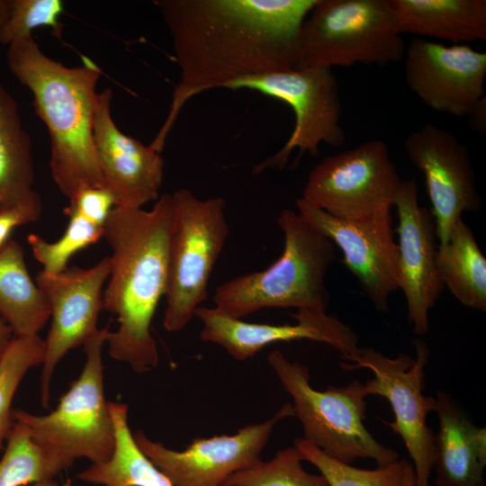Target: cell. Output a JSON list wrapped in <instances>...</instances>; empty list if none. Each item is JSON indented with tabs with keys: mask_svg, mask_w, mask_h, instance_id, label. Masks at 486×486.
I'll use <instances>...</instances> for the list:
<instances>
[{
	"mask_svg": "<svg viewBox=\"0 0 486 486\" xmlns=\"http://www.w3.org/2000/svg\"><path fill=\"white\" fill-rule=\"evenodd\" d=\"M318 0H158L181 72L150 143L162 152L184 104L246 76L295 68L302 25Z\"/></svg>",
	"mask_w": 486,
	"mask_h": 486,
	"instance_id": "6da1fadb",
	"label": "cell"
},
{
	"mask_svg": "<svg viewBox=\"0 0 486 486\" xmlns=\"http://www.w3.org/2000/svg\"><path fill=\"white\" fill-rule=\"evenodd\" d=\"M172 222V194H164L148 211L115 206L104 225L112 254L103 310L118 322L106 341L108 355L137 374L159 363L151 324L166 291Z\"/></svg>",
	"mask_w": 486,
	"mask_h": 486,
	"instance_id": "7a4b0ae2",
	"label": "cell"
},
{
	"mask_svg": "<svg viewBox=\"0 0 486 486\" xmlns=\"http://www.w3.org/2000/svg\"><path fill=\"white\" fill-rule=\"evenodd\" d=\"M10 71L33 96L50 139L53 181L68 200L86 187H104L96 160L93 125L101 68L83 57L68 68L47 56L32 37L8 46Z\"/></svg>",
	"mask_w": 486,
	"mask_h": 486,
	"instance_id": "3957f363",
	"label": "cell"
},
{
	"mask_svg": "<svg viewBox=\"0 0 486 486\" xmlns=\"http://www.w3.org/2000/svg\"><path fill=\"white\" fill-rule=\"evenodd\" d=\"M277 222L284 238L282 255L264 270L220 284L212 301L221 313L242 320L270 308L326 311V275L336 256L335 245L298 212L282 211Z\"/></svg>",
	"mask_w": 486,
	"mask_h": 486,
	"instance_id": "277c9868",
	"label": "cell"
},
{
	"mask_svg": "<svg viewBox=\"0 0 486 486\" xmlns=\"http://www.w3.org/2000/svg\"><path fill=\"white\" fill-rule=\"evenodd\" d=\"M266 360L292 398L306 442L348 464L370 458L377 466H386L399 460V454L379 443L364 424L367 394L363 382L353 380L319 391L310 384L308 367L290 361L280 350L271 351Z\"/></svg>",
	"mask_w": 486,
	"mask_h": 486,
	"instance_id": "5b68a950",
	"label": "cell"
},
{
	"mask_svg": "<svg viewBox=\"0 0 486 486\" xmlns=\"http://www.w3.org/2000/svg\"><path fill=\"white\" fill-rule=\"evenodd\" d=\"M389 0H318L299 34L295 68L386 66L406 45Z\"/></svg>",
	"mask_w": 486,
	"mask_h": 486,
	"instance_id": "8992f818",
	"label": "cell"
},
{
	"mask_svg": "<svg viewBox=\"0 0 486 486\" xmlns=\"http://www.w3.org/2000/svg\"><path fill=\"white\" fill-rule=\"evenodd\" d=\"M173 222L168 251L163 326L183 330L208 297L211 274L229 237L226 201L200 199L189 189L172 193Z\"/></svg>",
	"mask_w": 486,
	"mask_h": 486,
	"instance_id": "52a82bcc",
	"label": "cell"
},
{
	"mask_svg": "<svg viewBox=\"0 0 486 486\" xmlns=\"http://www.w3.org/2000/svg\"><path fill=\"white\" fill-rule=\"evenodd\" d=\"M110 330L99 328L84 345L86 363L79 377L46 415L13 410L14 421L22 424L32 439L75 462L108 461L115 447L110 401L104 396L102 352Z\"/></svg>",
	"mask_w": 486,
	"mask_h": 486,
	"instance_id": "ba28073f",
	"label": "cell"
},
{
	"mask_svg": "<svg viewBox=\"0 0 486 486\" xmlns=\"http://www.w3.org/2000/svg\"><path fill=\"white\" fill-rule=\"evenodd\" d=\"M400 183L385 142L370 140L316 165L302 198L343 220H385L392 219Z\"/></svg>",
	"mask_w": 486,
	"mask_h": 486,
	"instance_id": "9c48e42d",
	"label": "cell"
},
{
	"mask_svg": "<svg viewBox=\"0 0 486 486\" xmlns=\"http://www.w3.org/2000/svg\"><path fill=\"white\" fill-rule=\"evenodd\" d=\"M222 88L249 89L287 104L294 113V127L285 144L273 156L254 166L257 174L267 168H284L292 152L298 158L320 154V145L338 147L346 133L340 120L342 105L338 83L331 69L293 68L233 80Z\"/></svg>",
	"mask_w": 486,
	"mask_h": 486,
	"instance_id": "30bf717a",
	"label": "cell"
},
{
	"mask_svg": "<svg viewBox=\"0 0 486 486\" xmlns=\"http://www.w3.org/2000/svg\"><path fill=\"white\" fill-rule=\"evenodd\" d=\"M414 346L415 358L405 354L392 358L374 348L359 347L351 363L340 362V366L345 370L364 368L374 374L364 383L367 396H381L390 402L394 420L387 425L401 437L413 462L415 484L430 486L436 444L427 416L433 411L435 398L423 394L429 349L420 339L414 341Z\"/></svg>",
	"mask_w": 486,
	"mask_h": 486,
	"instance_id": "8fae6325",
	"label": "cell"
},
{
	"mask_svg": "<svg viewBox=\"0 0 486 486\" xmlns=\"http://www.w3.org/2000/svg\"><path fill=\"white\" fill-rule=\"evenodd\" d=\"M289 417H294L291 402L264 422L249 424L232 435L196 437L182 451L150 439L143 430L133 433V437L175 486H221L231 474L260 460L274 426Z\"/></svg>",
	"mask_w": 486,
	"mask_h": 486,
	"instance_id": "7c38bea8",
	"label": "cell"
},
{
	"mask_svg": "<svg viewBox=\"0 0 486 486\" xmlns=\"http://www.w3.org/2000/svg\"><path fill=\"white\" fill-rule=\"evenodd\" d=\"M110 270L108 256L88 268L72 266L57 274L40 271L35 277L50 308L51 323L44 339L40 378V403L46 409L50 407V384L58 364L99 329L104 286Z\"/></svg>",
	"mask_w": 486,
	"mask_h": 486,
	"instance_id": "4fadbf2b",
	"label": "cell"
},
{
	"mask_svg": "<svg viewBox=\"0 0 486 486\" xmlns=\"http://www.w3.org/2000/svg\"><path fill=\"white\" fill-rule=\"evenodd\" d=\"M404 58L406 84L436 112L468 116L485 97L483 51L467 44L447 46L415 38L406 46Z\"/></svg>",
	"mask_w": 486,
	"mask_h": 486,
	"instance_id": "5bb4252c",
	"label": "cell"
},
{
	"mask_svg": "<svg viewBox=\"0 0 486 486\" xmlns=\"http://www.w3.org/2000/svg\"><path fill=\"white\" fill-rule=\"evenodd\" d=\"M404 148L424 175L439 245L464 212L482 206L468 148L450 131L427 123L409 134Z\"/></svg>",
	"mask_w": 486,
	"mask_h": 486,
	"instance_id": "9a60e30c",
	"label": "cell"
},
{
	"mask_svg": "<svg viewBox=\"0 0 486 486\" xmlns=\"http://www.w3.org/2000/svg\"><path fill=\"white\" fill-rule=\"evenodd\" d=\"M298 212L343 253L346 268L380 311L389 310L391 295L400 289V253L392 219L350 221L335 217L304 201H295Z\"/></svg>",
	"mask_w": 486,
	"mask_h": 486,
	"instance_id": "2e32d148",
	"label": "cell"
},
{
	"mask_svg": "<svg viewBox=\"0 0 486 486\" xmlns=\"http://www.w3.org/2000/svg\"><path fill=\"white\" fill-rule=\"evenodd\" d=\"M294 324H263L229 317L213 308L200 306L194 316L202 328L200 339L216 344L237 361H246L263 348L279 342L308 339L325 343L348 362L358 352V336L326 311L299 309L291 314Z\"/></svg>",
	"mask_w": 486,
	"mask_h": 486,
	"instance_id": "e0dca14e",
	"label": "cell"
},
{
	"mask_svg": "<svg viewBox=\"0 0 486 486\" xmlns=\"http://www.w3.org/2000/svg\"><path fill=\"white\" fill-rule=\"evenodd\" d=\"M112 92L97 94L93 136L104 187L118 207L139 209L157 201L164 179L161 152L124 134L112 116Z\"/></svg>",
	"mask_w": 486,
	"mask_h": 486,
	"instance_id": "ac0fdd59",
	"label": "cell"
},
{
	"mask_svg": "<svg viewBox=\"0 0 486 486\" xmlns=\"http://www.w3.org/2000/svg\"><path fill=\"white\" fill-rule=\"evenodd\" d=\"M394 206L399 217L400 289L409 321L415 333L423 336L429 328L428 312L445 288L436 265V223L431 212L418 204L414 179L401 180Z\"/></svg>",
	"mask_w": 486,
	"mask_h": 486,
	"instance_id": "d6986e66",
	"label": "cell"
},
{
	"mask_svg": "<svg viewBox=\"0 0 486 486\" xmlns=\"http://www.w3.org/2000/svg\"><path fill=\"white\" fill-rule=\"evenodd\" d=\"M433 411L438 418L435 434L436 486H485L486 429L476 427L453 397L436 392Z\"/></svg>",
	"mask_w": 486,
	"mask_h": 486,
	"instance_id": "ffe728a7",
	"label": "cell"
},
{
	"mask_svg": "<svg viewBox=\"0 0 486 486\" xmlns=\"http://www.w3.org/2000/svg\"><path fill=\"white\" fill-rule=\"evenodd\" d=\"M32 141L18 104L0 80V211L22 212L29 223L39 220L42 201L33 189Z\"/></svg>",
	"mask_w": 486,
	"mask_h": 486,
	"instance_id": "44dd1931",
	"label": "cell"
},
{
	"mask_svg": "<svg viewBox=\"0 0 486 486\" xmlns=\"http://www.w3.org/2000/svg\"><path fill=\"white\" fill-rule=\"evenodd\" d=\"M401 34L467 44L486 40L485 0H389Z\"/></svg>",
	"mask_w": 486,
	"mask_h": 486,
	"instance_id": "7402d4cb",
	"label": "cell"
},
{
	"mask_svg": "<svg viewBox=\"0 0 486 486\" xmlns=\"http://www.w3.org/2000/svg\"><path fill=\"white\" fill-rule=\"evenodd\" d=\"M0 316L14 336L39 335L50 319L49 302L32 279L16 239L0 248Z\"/></svg>",
	"mask_w": 486,
	"mask_h": 486,
	"instance_id": "603a6c76",
	"label": "cell"
},
{
	"mask_svg": "<svg viewBox=\"0 0 486 486\" xmlns=\"http://www.w3.org/2000/svg\"><path fill=\"white\" fill-rule=\"evenodd\" d=\"M437 274L444 287L465 307L486 310V259L470 227L459 220L448 240L437 246Z\"/></svg>",
	"mask_w": 486,
	"mask_h": 486,
	"instance_id": "cb8c5ba5",
	"label": "cell"
},
{
	"mask_svg": "<svg viewBox=\"0 0 486 486\" xmlns=\"http://www.w3.org/2000/svg\"><path fill=\"white\" fill-rule=\"evenodd\" d=\"M115 430L111 458L80 472L83 482L104 486H175L140 450L128 422V406L110 401Z\"/></svg>",
	"mask_w": 486,
	"mask_h": 486,
	"instance_id": "d4e9b609",
	"label": "cell"
},
{
	"mask_svg": "<svg viewBox=\"0 0 486 486\" xmlns=\"http://www.w3.org/2000/svg\"><path fill=\"white\" fill-rule=\"evenodd\" d=\"M74 461L38 445L26 428L16 421L0 459V486H28L54 480Z\"/></svg>",
	"mask_w": 486,
	"mask_h": 486,
	"instance_id": "484cf974",
	"label": "cell"
},
{
	"mask_svg": "<svg viewBox=\"0 0 486 486\" xmlns=\"http://www.w3.org/2000/svg\"><path fill=\"white\" fill-rule=\"evenodd\" d=\"M45 341L39 335L14 336L0 357V453L14 425L12 401L29 370L41 365Z\"/></svg>",
	"mask_w": 486,
	"mask_h": 486,
	"instance_id": "4316f807",
	"label": "cell"
},
{
	"mask_svg": "<svg viewBox=\"0 0 486 486\" xmlns=\"http://www.w3.org/2000/svg\"><path fill=\"white\" fill-rule=\"evenodd\" d=\"M293 446L303 461L313 464L322 474L328 486H401L406 460L375 469H362L340 462L309 444L303 438H295Z\"/></svg>",
	"mask_w": 486,
	"mask_h": 486,
	"instance_id": "83f0119b",
	"label": "cell"
},
{
	"mask_svg": "<svg viewBox=\"0 0 486 486\" xmlns=\"http://www.w3.org/2000/svg\"><path fill=\"white\" fill-rule=\"evenodd\" d=\"M65 214L68 223L58 239L47 241L34 233L27 238L34 258L42 265L40 271L47 274H57L66 270L76 253L96 243L104 235V226L75 212Z\"/></svg>",
	"mask_w": 486,
	"mask_h": 486,
	"instance_id": "f1b7e54d",
	"label": "cell"
},
{
	"mask_svg": "<svg viewBox=\"0 0 486 486\" xmlns=\"http://www.w3.org/2000/svg\"><path fill=\"white\" fill-rule=\"evenodd\" d=\"M302 455L295 446L276 453L268 461L261 459L253 465L231 474L221 486H328L322 474L306 472Z\"/></svg>",
	"mask_w": 486,
	"mask_h": 486,
	"instance_id": "f546056e",
	"label": "cell"
},
{
	"mask_svg": "<svg viewBox=\"0 0 486 486\" xmlns=\"http://www.w3.org/2000/svg\"><path fill=\"white\" fill-rule=\"evenodd\" d=\"M64 12L60 0H11L9 14L0 27V43L9 46L32 37L33 30L49 27L60 39L63 25L59 17Z\"/></svg>",
	"mask_w": 486,
	"mask_h": 486,
	"instance_id": "4dcf8cb0",
	"label": "cell"
},
{
	"mask_svg": "<svg viewBox=\"0 0 486 486\" xmlns=\"http://www.w3.org/2000/svg\"><path fill=\"white\" fill-rule=\"evenodd\" d=\"M115 206L114 197L106 187H86L68 200L64 213L75 212L104 226Z\"/></svg>",
	"mask_w": 486,
	"mask_h": 486,
	"instance_id": "1f68e13d",
	"label": "cell"
},
{
	"mask_svg": "<svg viewBox=\"0 0 486 486\" xmlns=\"http://www.w3.org/2000/svg\"><path fill=\"white\" fill-rule=\"evenodd\" d=\"M28 223L27 218L18 210L0 211V248L10 239L9 236L14 228Z\"/></svg>",
	"mask_w": 486,
	"mask_h": 486,
	"instance_id": "d6a6232c",
	"label": "cell"
},
{
	"mask_svg": "<svg viewBox=\"0 0 486 486\" xmlns=\"http://www.w3.org/2000/svg\"><path fill=\"white\" fill-rule=\"evenodd\" d=\"M486 98L484 97L468 115L471 117L472 126L480 133H485L486 122Z\"/></svg>",
	"mask_w": 486,
	"mask_h": 486,
	"instance_id": "836d02e7",
	"label": "cell"
},
{
	"mask_svg": "<svg viewBox=\"0 0 486 486\" xmlns=\"http://www.w3.org/2000/svg\"><path fill=\"white\" fill-rule=\"evenodd\" d=\"M14 338V333L8 324L0 316V357Z\"/></svg>",
	"mask_w": 486,
	"mask_h": 486,
	"instance_id": "e575fe53",
	"label": "cell"
},
{
	"mask_svg": "<svg viewBox=\"0 0 486 486\" xmlns=\"http://www.w3.org/2000/svg\"><path fill=\"white\" fill-rule=\"evenodd\" d=\"M401 486H416L413 465L406 460Z\"/></svg>",
	"mask_w": 486,
	"mask_h": 486,
	"instance_id": "d590c367",
	"label": "cell"
},
{
	"mask_svg": "<svg viewBox=\"0 0 486 486\" xmlns=\"http://www.w3.org/2000/svg\"><path fill=\"white\" fill-rule=\"evenodd\" d=\"M11 0H0V27L6 21L9 10H10Z\"/></svg>",
	"mask_w": 486,
	"mask_h": 486,
	"instance_id": "8d00e7d4",
	"label": "cell"
},
{
	"mask_svg": "<svg viewBox=\"0 0 486 486\" xmlns=\"http://www.w3.org/2000/svg\"><path fill=\"white\" fill-rule=\"evenodd\" d=\"M30 486H58V483L54 480H49L32 484Z\"/></svg>",
	"mask_w": 486,
	"mask_h": 486,
	"instance_id": "74e56055",
	"label": "cell"
},
{
	"mask_svg": "<svg viewBox=\"0 0 486 486\" xmlns=\"http://www.w3.org/2000/svg\"><path fill=\"white\" fill-rule=\"evenodd\" d=\"M62 486H73L69 480L66 481Z\"/></svg>",
	"mask_w": 486,
	"mask_h": 486,
	"instance_id": "f35d334b",
	"label": "cell"
}]
</instances>
